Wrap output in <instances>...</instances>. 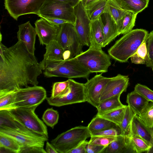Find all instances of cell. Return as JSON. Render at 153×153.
Listing matches in <instances>:
<instances>
[{
    "instance_id": "1",
    "label": "cell",
    "mask_w": 153,
    "mask_h": 153,
    "mask_svg": "<svg viewBox=\"0 0 153 153\" xmlns=\"http://www.w3.org/2000/svg\"><path fill=\"white\" fill-rule=\"evenodd\" d=\"M0 93L15 91L38 84L42 73L40 63L21 41L7 48L0 45Z\"/></svg>"
},
{
    "instance_id": "2",
    "label": "cell",
    "mask_w": 153,
    "mask_h": 153,
    "mask_svg": "<svg viewBox=\"0 0 153 153\" xmlns=\"http://www.w3.org/2000/svg\"><path fill=\"white\" fill-rule=\"evenodd\" d=\"M40 63L42 70L44 71L45 76L47 77L82 78L88 79L91 74L75 57L58 60L43 59Z\"/></svg>"
},
{
    "instance_id": "3",
    "label": "cell",
    "mask_w": 153,
    "mask_h": 153,
    "mask_svg": "<svg viewBox=\"0 0 153 153\" xmlns=\"http://www.w3.org/2000/svg\"><path fill=\"white\" fill-rule=\"evenodd\" d=\"M148 34L144 29L132 30L115 42L108 50V55L116 61L126 62L146 40Z\"/></svg>"
},
{
    "instance_id": "4",
    "label": "cell",
    "mask_w": 153,
    "mask_h": 153,
    "mask_svg": "<svg viewBox=\"0 0 153 153\" xmlns=\"http://www.w3.org/2000/svg\"><path fill=\"white\" fill-rule=\"evenodd\" d=\"M91 137L87 126H79L59 134L51 140V143L58 153H68Z\"/></svg>"
},
{
    "instance_id": "5",
    "label": "cell",
    "mask_w": 153,
    "mask_h": 153,
    "mask_svg": "<svg viewBox=\"0 0 153 153\" xmlns=\"http://www.w3.org/2000/svg\"><path fill=\"white\" fill-rule=\"evenodd\" d=\"M56 40L64 51V56L66 58H74L83 52V45L72 23L59 25V33Z\"/></svg>"
},
{
    "instance_id": "6",
    "label": "cell",
    "mask_w": 153,
    "mask_h": 153,
    "mask_svg": "<svg viewBox=\"0 0 153 153\" xmlns=\"http://www.w3.org/2000/svg\"><path fill=\"white\" fill-rule=\"evenodd\" d=\"M75 57L91 73L106 72L111 64L109 55L101 49L89 48Z\"/></svg>"
},
{
    "instance_id": "7",
    "label": "cell",
    "mask_w": 153,
    "mask_h": 153,
    "mask_svg": "<svg viewBox=\"0 0 153 153\" xmlns=\"http://www.w3.org/2000/svg\"><path fill=\"white\" fill-rule=\"evenodd\" d=\"M46 97V92L42 87L36 85L21 88L14 91L13 102L10 109L19 107H37Z\"/></svg>"
},
{
    "instance_id": "8",
    "label": "cell",
    "mask_w": 153,
    "mask_h": 153,
    "mask_svg": "<svg viewBox=\"0 0 153 153\" xmlns=\"http://www.w3.org/2000/svg\"><path fill=\"white\" fill-rule=\"evenodd\" d=\"M36 106L19 107L8 111L17 121L34 132L48 137L47 127L35 113Z\"/></svg>"
},
{
    "instance_id": "9",
    "label": "cell",
    "mask_w": 153,
    "mask_h": 153,
    "mask_svg": "<svg viewBox=\"0 0 153 153\" xmlns=\"http://www.w3.org/2000/svg\"><path fill=\"white\" fill-rule=\"evenodd\" d=\"M38 16L64 20L74 25L76 20L74 7L69 4L55 0H46Z\"/></svg>"
},
{
    "instance_id": "10",
    "label": "cell",
    "mask_w": 153,
    "mask_h": 153,
    "mask_svg": "<svg viewBox=\"0 0 153 153\" xmlns=\"http://www.w3.org/2000/svg\"><path fill=\"white\" fill-rule=\"evenodd\" d=\"M68 79L69 85L67 92L60 97L53 98L46 97V99L49 104L60 107L86 102L84 84L78 82L71 79Z\"/></svg>"
},
{
    "instance_id": "11",
    "label": "cell",
    "mask_w": 153,
    "mask_h": 153,
    "mask_svg": "<svg viewBox=\"0 0 153 153\" xmlns=\"http://www.w3.org/2000/svg\"><path fill=\"white\" fill-rule=\"evenodd\" d=\"M46 0H4L5 9L10 16L17 20L20 16L34 14L38 15Z\"/></svg>"
},
{
    "instance_id": "12",
    "label": "cell",
    "mask_w": 153,
    "mask_h": 153,
    "mask_svg": "<svg viewBox=\"0 0 153 153\" xmlns=\"http://www.w3.org/2000/svg\"><path fill=\"white\" fill-rule=\"evenodd\" d=\"M102 73L96 75L84 84L86 102L96 108L98 106L102 93L111 78L104 77Z\"/></svg>"
},
{
    "instance_id": "13",
    "label": "cell",
    "mask_w": 153,
    "mask_h": 153,
    "mask_svg": "<svg viewBox=\"0 0 153 153\" xmlns=\"http://www.w3.org/2000/svg\"><path fill=\"white\" fill-rule=\"evenodd\" d=\"M74 9L76 20L74 25L76 32L83 45L89 47L91 21L80 1L74 7Z\"/></svg>"
},
{
    "instance_id": "14",
    "label": "cell",
    "mask_w": 153,
    "mask_h": 153,
    "mask_svg": "<svg viewBox=\"0 0 153 153\" xmlns=\"http://www.w3.org/2000/svg\"><path fill=\"white\" fill-rule=\"evenodd\" d=\"M129 81L128 76L120 74L111 78L102 93L100 103L111 97L121 95L123 92H126Z\"/></svg>"
},
{
    "instance_id": "15",
    "label": "cell",
    "mask_w": 153,
    "mask_h": 153,
    "mask_svg": "<svg viewBox=\"0 0 153 153\" xmlns=\"http://www.w3.org/2000/svg\"><path fill=\"white\" fill-rule=\"evenodd\" d=\"M35 28L40 44L46 45L56 40L59 31V25H53L41 17L35 23Z\"/></svg>"
},
{
    "instance_id": "16",
    "label": "cell",
    "mask_w": 153,
    "mask_h": 153,
    "mask_svg": "<svg viewBox=\"0 0 153 153\" xmlns=\"http://www.w3.org/2000/svg\"><path fill=\"white\" fill-rule=\"evenodd\" d=\"M0 133L12 137L17 141L22 147L38 146L43 148L45 142L48 140V137L39 134L31 135L18 133L0 128Z\"/></svg>"
},
{
    "instance_id": "17",
    "label": "cell",
    "mask_w": 153,
    "mask_h": 153,
    "mask_svg": "<svg viewBox=\"0 0 153 153\" xmlns=\"http://www.w3.org/2000/svg\"><path fill=\"white\" fill-rule=\"evenodd\" d=\"M36 35L35 28L32 25L29 21L19 26L17 33L18 40L22 42L28 51L33 54L35 50V44Z\"/></svg>"
},
{
    "instance_id": "18",
    "label": "cell",
    "mask_w": 153,
    "mask_h": 153,
    "mask_svg": "<svg viewBox=\"0 0 153 153\" xmlns=\"http://www.w3.org/2000/svg\"><path fill=\"white\" fill-rule=\"evenodd\" d=\"M0 128L18 133L31 135L38 134L25 126L7 110H0Z\"/></svg>"
},
{
    "instance_id": "19",
    "label": "cell",
    "mask_w": 153,
    "mask_h": 153,
    "mask_svg": "<svg viewBox=\"0 0 153 153\" xmlns=\"http://www.w3.org/2000/svg\"><path fill=\"white\" fill-rule=\"evenodd\" d=\"M100 17L104 35L103 48L109 44L120 35L116 22L108 12L105 11Z\"/></svg>"
},
{
    "instance_id": "20",
    "label": "cell",
    "mask_w": 153,
    "mask_h": 153,
    "mask_svg": "<svg viewBox=\"0 0 153 153\" xmlns=\"http://www.w3.org/2000/svg\"><path fill=\"white\" fill-rule=\"evenodd\" d=\"M152 128H150L146 126L138 116L136 114L131 122L128 135L139 137L149 145L152 135Z\"/></svg>"
},
{
    "instance_id": "21",
    "label": "cell",
    "mask_w": 153,
    "mask_h": 153,
    "mask_svg": "<svg viewBox=\"0 0 153 153\" xmlns=\"http://www.w3.org/2000/svg\"><path fill=\"white\" fill-rule=\"evenodd\" d=\"M89 40V48L101 49L103 48L104 35L100 17L95 20L91 21Z\"/></svg>"
},
{
    "instance_id": "22",
    "label": "cell",
    "mask_w": 153,
    "mask_h": 153,
    "mask_svg": "<svg viewBox=\"0 0 153 153\" xmlns=\"http://www.w3.org/2000/svg\"><path fill=\"white\" fill-rule=\"evenodd\" d=\"M131 153L130 137L120 134L115 139L106 146L102 153Z\"/></svg>"
},
{
    "instance_id": "23",
    "label": "cell",
    "mask_w": 153,
    "mask_h": 153,
    "mask_svg": "<svg viewBox=\"0 0 153 153\" xmlns=\"http://www.w3.org/2000/svg\"><path fill=\"white\" fill-rule=\"evenodd\" d=\"M149 102L134 90L127 95L126 102L133 111L138 116L141 114Z\"/></svg>"
},
{
    "instance_id": "24",
    "label": "cell",
    "mask_w": 153,
    "mask_h": 153,
    "mask_svg": "<svg viewBox=\"0 0 153 153\" xmlns=\"http://www.w3.org/2000/svg\"><path fill=\"white\" fill-rule=\"evenodd\" d=\"M120 7L127 11L138 14L146 8L149 0H115Z\"/></svg>"
},
{
    "instance_id": "25",
    "label": "cell",
    "mask_w": 153,
    "mask_h": 153,
    "mask_svg": "<svg viewBox=\"0 0 153 153\" xmlns=\"http://www.w3.org/2000/svg\"><path fill=\"white\" fill-rule=\"evenodd\" d=\"M120 95H117L100 102L96 108L97 110V115H100L118 109L125 107L120 100Z\"/></svg>"
},
{
    "instance_id": "26",
    "label": "cell",
    "mask_w": 153,
    "mask_h": 153,
    "mask_svg": "<svg viewBox=\"0 0 153 153\" xmlns=\"http://www.w3.org/2000/svg\"><path fill=\"white\" fill-rule=\"evenodd\" d=\"M46 52L44 59L49 60H64L65 52L57 41H52L46 45Z\"/></svg>"
},
{
    "instance_id": "27",
    "label": "cell",
    "mask_w": 153,
    "mask_h": 153,
    "mask_svg": "<svg viewBox=\"0 0 153 153\" xmlns=\"http://www.w3.org/2000/svg\"><path fill=\"white\" fill-rule=\"evenodd\" d=\"M116 126H117L112 122L96 115L87 127L91 134Z\"/></svg>"
},
{
    "instance_id": "28",
    "label": "cell",
    "mask_w": 153,
    "mask_h": 153,
    "mask_svg": "<svg viewBox=\"0 0 153 153\" xmlns=\"http://www.w3.org/2000/svg\"><path fill=\"white\" fill-rule=\"evenodd\" d=\"M108 0H98L85 7L91 21L98 19L105 11Z\"/></svg>"
},
{
    "instance_id": "29",
    "label": "cell",
    "mask_w": 153,
    "mask_h": 153,
    "mask_svg": "<svg viewBox=\"0 0 153 153\" xmlns=\"http://www.w3.org/2000/svg\"><path fill=\"white\" fill-rule=\"evenodd\" d=\"M137 14L131 12L127 11L126 15L117 25L119 35H124L132 30L135 25Z\"/></svg>"
},
{
    "instance_id": "30",
    "label": "cell",
    "mask_w": 153,
    "mask_h": 153,
    "mask_svg": "<svg viewBox=\"0 0 153 153\" xmlns=\"http://www.w3.org/2000/svg\"><path fill=\"white\" fill-rule=\"evenodd\" d=\"M105 11L109 13L117 25L127 12L121 9L115 0H107Z\"/></svg>"
},
{
    "instance_id": "31",
    "label": "cell",
    "mask_w": 153,
    "mask_h": 153,
    "mask_svg": "<svg viewBox=\"0 0 153 153\" xmlns=\"http://www.w3.org/2000/svg\"><path fill=\"white\" fill-rule=\"evenodd\" d=\"M0 146L5 147L14 153H20L22 145L16 139L7 135L0 133Z\"/></svg>"
},
{
    "instance_id": "32",
    "label": "cell",
    "mask_w": 153,
    "mask_h": 153,
    "mask_svg": "<svg viewBox=\"0 0 153 153\" xmlns=\"http://www.w3.org/2000/svg\"><path fill=\"white\" fill-rule=\"evenodd\" d=\"M131 153H141L146 152L150 148L149 144L137 137H129Z\"/></svg>"
},
{
    "instance_id": "33",
    "label": "cell",
    "mask_w": 153,
    "mask_h": 153,
    "mask_svg": "<svg viewBox=\"0 0 153 153\" xmlns=\"http://www.w3.org/2000/svg\"><path fill=\"white\" fill-rule=\"evenodd\" d=\"M126 106L98 116L112 122L118 127L124 118Z\"/></svg>"
},
{
    "instance_id": "34",
    "label": "cell",
    "mask_w": 153,
    "mask_h": 153,
    "mask_svg": "<svg viewBox=\"0 0 153 153\" xmlns=\"http://www.w3.org/2000/svg\"><path fill=\"white\" fill-rule=\"evenodd\" d=\"M136 114L128 105H126L124 118L121 123L118 126L120 130L121 134L128 135L131 122Z\"/></svg>"
},
{
    "instance_id": "35",
    "label": "cell",
    "mask_w": 153,
    "mask_h": 153,
    "mask_svg": "<svg viewBox=\"0 0 153 153\" xmlns=\"http://www.w3.org/2000/svg\"><path fill=\"white\" fill-rule=\"evenodd\" d=\"M145 41L131 57V60L132 63L136 64H146L147 52Z\"/></svg>"
},
{
    "instance_id": "36",
    "label": "cell",
    "mask_w": 153,
    "mask_h": 153,
    "mask_svg": "<svg viewBox=\"0 0 153 153\" xmlns=\"http://www.w3.org/2000/svg\"><path fill=\"white\" fill-rule=\"evenodd\" d=\"M42 119L48 126L53 128L58 123L59 114L58 111L53 108L47 109L44 112Z\"/></svg>"
},
{
    "instance_id": "37",
    "label": "cell",
    "mask_w": 153,
    "mask_h": 153,
    "mask_svg": "<svg viewBox=\"0 0 153 153\" xmlns=\"http://www.w3.org/2000/svg\"><path fill=\"white\" fill-rule=\"evenodd\" d=\"M139 118L150 128L153 127V102L149 103L144 108Z\"/></svg>"
},
{
    "instance_id": "38",
    "label": "cell",
    "mask_w": 153,
    "mask_h": 153,
    "mask_svg": "<svg viewBox=\"0 0 153 153\" xmlns=\"http://www.w3.org/2000/svg\"><path fill=\"white\" fill-rule=\"evenodd\" d=\"M69 85L68 79L65 81L54 83L52 86L50 97L53 98L63 95L68 90Z\"/></svg>"
},
{
    "instance_id": "39",
    "label": "cell",
    "mask_w": 153,
    "mask_h": 153,
    "mask_svg": "<svg viewBox=\"0 0 153 153\" xmlns=\"http://www.w3.org/2000/svg\"><path fill=\"white\" fill-rule=\"evenodd\" d=\"M14 91L0 93V110H8L14 100Z\"/></svg>"
},
{
    "instance_id": "40",
    "label": "cell",
    "mask_w": 153,
    "mask_h": 153,
    "mask_svg": "<svg viewBox=\"0 0 153 153\" xmlns=\"http://www.w3.org/2000/svg\"><path fill=\"white\" fill-rule=\"evenodd\" d=\"M147 49V67H153V31L148 34L145 41Z\"/></svg>"
},
{
    "instance_id": "41",
    "label": "cell",
    "mask_w": 153,
    "mask_h": 153,
    "mask_svg": "<svg viewBox=\"0 0 153 153\" xmlns=\"http://www.w3.org/2000/svg\"><path fill=\"white\" fill-rule=\"evenodd\" d=\"M116 137L91 136L88 143L92 144L106 147L114 140Z\"/></svg>"
},
{
    "instance_id": "42",
    "label": "cell",
    "mask_w": 153,
    "mask_h": 153,
    "mask_svg": "<svg viewBox=\"0 0 153 153\" xmlns=\"http://www.w3.org/2000/svg\"><path fill=\"white\" fill-rule=\"evenodd\" d=\"M134 90L149 102H153V91L147 86L140 84H137L135 85Z\"/></svg>"
},
{
    "instance_id": "43",
    "label": "cell",
    "mask_w": 153,
    "mask_h": 153,
    "mask_svg": "<svg viewBox=\"0 0 153 153\" xmlns=\"http://www.w3.org/2000/svg\"><path fill=\"white\" fill-rule=\"evenodd\" d=\"M117 127L110 128L99 132L91 134V136H102L107 137H116L121 134L120 130Z\"/></svg>"
},
{
    "instance_id": "44",
    "label": "cell",
    "mask_w": 153,
    "mask_h": 153,
    "mask_svg": "<svg viewBox=\"0 0 153 153\" xmlns=\"http://www.w3.org/2000/svg\"><path fill=\"white\" fill-rule=\"evenodd\" d=\"M105 146L92 144L88 143L86 146V153H102Z\"/></svg>"
},
{
    "instance_id": "45",
    "label": "cell",
    "mask_w": 153,
    "mask_h": 153,
    "mask_svg": "<svg viewBox=\"0 0 153 153\" xmlns=\"http://www.w3.org/2000/svg\"><path fill=\"white\" fill-rule=\"evenodd\" d=\"M45 153L43 148L38 146L22 147L20 153Z\"/></svg>"
},
{
    "instance_id": "46",
    "label": "cell",
    "mask_w": 153,
    "mask_h": 153,
    "mask_svg": "<svg viewBox=\"0 0 153 153\" xmlns=\"http://www.w3.org/2000/svg\"><path fill=\"white\" fill-rule=\"evenodd\" d=\"M40 17L44 18L53 25H59L65 23H70L67 21L57 18L43 16H41Z\"/></svg>"
},
{
    "instance_id": "47",
    "label": "cell",
    "mask_w": 153,
    "mask_h": 153,
    "mask_svg": "<svg viewBox=\"0 0 153 153\" xmlns=\"http://www.w3.org/2000/svg\"><path fill=\"white\" fill-rule=\"evenodd\" d=\"M88 142L86 140L83 141L68 153H86L85 147Z\"/></svg>"
},
{
    "instance_id": "48",
    "label": "cell",
    "mask_w": 153,
    "mask_h": 153,
    "mask_svg": "<svg viewBox=\"0 0 153 153\" xmlns=\"http://www.w3.org/2000/svg\"><path fill=\"white\" fill-rule=\"evenodd\" d=\"M45 151L48 153H58L55 147L48 141L46 143Z\"/></svg>"
},
{
    "instance_id": "49",
    "label": "cell",
    "mask_w": 153,
    "mask_h": 153,
    "mask_svg": "<svg viewBox=\"0 0 153 153\" xmlns=\"http://www.w3.org/2000/svg\"><path fill=\"white\" fill-rule=\"evenodd\" d=\"M69 4L73 7H75L80 2L79 0H55Z\"/></svg>"
},
{
    "instance_id": "50",
    "label": "cell",
    "mask_w": 153,
    "mask_h": 153,
    "mask_svg": "<svg viewBox=\"0 0 153 153\" xmlns=\"http://www.w3.org/2000/svg\"><path fill=\"white\" fill-rule=\"evenodd\" d=\"M98 0H81L80 1L82 5L85 8L91 5Z\"/></svg>"
},
{
    "instance_id": "51",
    "label": "cell",
    "mask_w": 153,
    "mask_h": 153,
    "mask_svg": "<svg viewBox=\"0 0 153 153\" xmlns=\"http://www.w3.org/2000/svg\"><path fill=\"white\" fill-rule=\"evenodd\" d=\"M152 135L151 140L149 143L150 148L146 152V153H153V127L152 128Z\"/></svg>"
},
{
    "instance_id": "52",
    "label": "cell",
    "mask_w": 153,
    "mask_h": 153,
    "mask_svg": "<svg viewBox=\"0 0 153 153\" xmlns=\"http://www.w3.org/2000/svg\"><path fill=\"white\" fill-rule=\"evenodd\" d=\"M0 153H13V152L5 147L0 146Z\"/></svg>"
},
{
    "instance_id": "53",
    "label": "cell",
    "mask_w": 153,
    "mask_h": 153,
    "mask_svg": "<svg viewBox=\"0 0 153 153\" xmlns=\"http://www.w3.org/2000/svg\"><path fill=\"white\" fill-rule=\"evenodd\" d=\"M152 70L153 71V67H152Z\"/></svg>"
},
{
    "instance_id": "54",
    "label": "cell",
    "mask_w": 153,
    "mask_h": 153,
    "mask_svg": "<svg viewBox=\"0 0 153 153\" xmlns=\"http://www.w3.org/2000/svg\"><path fill=\"white\" fill-rule=\"evenodd\" d=\"M79 0L80 1L81 0Z\"/></svg>"
},
{
    "instance_id": "55",
    "label": "cell",
    "mask_w": 153,
    "mask_h": 153,
    "mask_svg": "<svg viewBox=\"0 0 153 153\" xmlns=\"http://www.w3.org/2000/svg\"></svg>"
}]
</instances>
